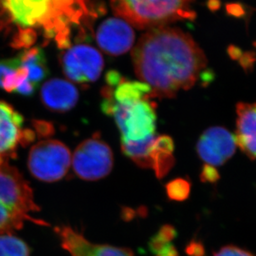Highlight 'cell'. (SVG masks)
I'll return each mask as SVG.
<instances>
[{
    "mask_svg": "<svg viewBox=\"0 0 256 256\" xmlns=\"http://www.w3.org/2000/svg\"><path fill=\"white\" fill-rule=\"evenodd\" d=\"M154 256H179V254L175 246L172 243H169L158 250Z\"/></svg>",
    "mask_w": 256,
    "mask_h": 256,
    "instance_id": "d4e9b609",
    "label": "cell"
},
{
    "mask_svg": "<svg viewBox=\"0 0 256 256\" xmlns=\"http://www.w3.org/2000/svg\"><path fill=\"white\" fill-rule=\"evenodd\" d=\"M24 118L10 104L0 100V160L14 158L18 146L34 142L35 132L24 129Z\"/></svg>",
    "mask_w": 256,
    "mask_h": 256,
    "instance_id": "9c48e42d",
    "label": "cell"
},
{
    "mask_svg": "<svg viewBox=\"0 0 256 256\" xmlns=\"http://www.w3.org/2000/svg\"><path fill=\"white\" fill-rule=\"evenodd\" d=\"M220 173L216 169L214 166L210 165L204 164L202 168V172L200 175V178L202 182L204 183H214L217 182L220 180Z\"/></svg>",
    "mask_w": 256,
    "mask_h": 256,
    "instance_id": "44dd1931",
    "label": "cell"
},
{
    "mask_svg": "<svg viewBox=\"0 0 256 256\" xmlns=\"http://www.w3.org/2000/svg\"><path fill=\"white\" fill-rule=\"evenodd\" d=\"M174 142L166 135L156 136L149 152L150 169L155 172L158 178H165L175 164Z\"/></svg>",
    "mask_w": 256,
    "mask_h": 256,
    "instance_id": "2e32d148",
    "label": "cell"
},
{
    "mask_svg": "<svg viewBox=\"0 0 256 256\" xmlns=\"http://www.w3.org/2000/svg\"><path fill=\"white\" fill-rule=\"evenodd\" d=\"M194 0H110L112 8L122 20L138 28L168 26L180 20H193Z\"/></svg>",
    "mask_w": 256,
    "mask_h": 256,
    "instance_id": "277c9868",
    "label": "cell"
},
{
    "mask_svg": "<svg viewBox=\"0 0 256 256\" xmlns=\"http://www.w3.org/2000/svg\"><path fill=\"white\" fill-rule=\"evenodd\" d=\"M44 106L55 112H66L78 104L79 94L76 86L64 79L52 78L42 85L40 94Z\"/></svg>",
    "mask_w": 256,
    "mask_h": 256,
    "instance_id": "4fadbf2b",
    "label": "cell"
},
{
    "mask_svg": "<svg viewBox=\"0 0 256 256\" xmlns=\"http://www.w3.org/2000/svg\"><path fill=\"white\" fill-rule=\"evenodd\" d=\"M102 111L112 116L121 132V140L138 142L156 135V104L150 98L132 104L119 105L102 96Z\"/></svg>",
    "mask_w": 256,
    "mask_h": 256,
    "instance_id": "5b68a950",
    "label": "cell"
},
{
    "mask_svg": "<svg viewBox=\"0 0 256 256\" xmlns=\"http://www.w3.org/2000/svg\"><path fill=\"white\" fill-rule=\"evenodd\" d=\"M236 114L237 146L252 160H256V102H239Z\"/></svg>",
    "mask_w": 256,
    "mask_h": 256,
    "instance_id": "5bb4252c",
    "label": "cell"
},
{
    "mask_svg": "<svg viewBox=\"0 0 256 256\" xmlns=\"http://www.w3.org/2000/svg\"><path fill=\"white\" fill-rule=\"evenodd\" d=\"M166 192L169 199L175 202H183L189 197L190 183L183 178L170 180L166 185Z\"/></svg>",
    "mask_w": 256,
    "mask_h": 256,
    "instance_id": "ffe728a7",
    "label": "cell"
},
{
    "mask_svg": "<svg viewBox=\"0 0 256 256\" xmlns=\"http://www.w3.org/2000/svg\"><path fill=\"white\" fill-rule=\"evenodd\" d=\"M72 162L79 178L94 182L110 174L114 168V153L99 134H94L78 146Z\"/></svg>",
    "mask_w": 256,
    "mask_h": 256,
    "instance_id": "52a82bcc",
    "label": "cell"
},
{
    "mask_svg": "<svg viewBox=\"0 0 256 256\" xmlns=\"http://www.w3.org/2000/svg\"><path fill=\"white\" fill-rule=\"evenodd\" d=\"M69 148L58 140L48 139L35 144L28 154V168L32 176L44 182H56L71 166Z\"/></svg>",
    "mask_w": 256,
    "mask_h": 256,
    "instance_id": "8992f818",
    "label": "cell"
},
{
    "mask_svg": "<svg viewBox=\"0 0 256 256\" xmlns=\"http://www.w3.org/2000/svg\"><path fill=\"white\" fill-rule=\"evenodd\" d=\"M212 256H254V254L242 249L236 246H226L222 247L218 252H214Z\"/></svg>",
    "mask_w": 256,
    "mask_h": 256,
    "instance_id": "7402d4cb",
    "label": "cell"
},
{
    "mask_svg": "<svg viewBox=\"0 0 256 256\" xmlns=\"http://www.w3.org/2000/svg\"><path fill=\"white\" fill-rule=\"evenodd\" d=\"M30 248L12 234H0V256H30Z\"/></svg>",
    "mask_w": 256,
    "mask_h": 256,
    "instance_id": "d6986e66",
    "label": "cell"
},
{
    "mask_svg": "<svg viewBox=\"0 0 256 256\" xmlns=\"http://www.w3.org/2000/svg\"><path fill=\"white\" fill-rule=\"evenodd\" d=\"M40 210L32 188L22 174L8 160H0V234H12L27 220L48 226L47 222L30 216Z\"/></svg>",
    "mask_w": 256,
    "mask_h": 256,
    "instance_id": "3957f363",
    "label": "cell"
},
{
    "mask_svg": "<svg viewBox=\"0 0 256 256\" xmlns=\"http://www.w3.org/2000/svg\"><path fill=\"white\" fill-rule=\"evenodd\" d=\"M156 135L138 142L121 140L122 152L142 168H150L149 152Z\"/></svg>",
    "mask_w": 256,
    "mask_h": 256,
    "instance_id": "ac0fdd59",
    "label": "cell"
},
{
    "mask_svg": "<svg viewBox=\"0 0 256 256\" xmlns=\"http://www.w3.org/2000/svg\"><path fill=\"white\" fill-rule=\"evenodd\" d=\"M96 40L104 52L112 56H119L132 48L135 34L125 20L111 18L99 26Z\"/></svg>",
    "mask_w": 256,
    "mask_h": 256,
    "instance_id": "7c38bea8",
    "label": "cell"
},
{
    "mask_svg": "<svg viewBox=\"0 0 256 256\" xmlns=\"http://www.w3.org/2000/svg\"><path fill=\"white\" fill-rule=\"evenodd\" d=\"M17 58L21 66L27 72L30 84L38 88L48 75L47 60L42 48H30L24 50Z\"/></svg>",
    "mask_w": 256,
    "mask_h": 256,
    "instance_id": "e0dca14e",
    "label": "cell"
},
{
    "mask_svg": "<svg viewBox=\"0 0 256 256\" xmlns=\"http://www.w3.org/2000/svg\"><path fill=\"white\" fill-rule=\"evenodd\" d=\"M186 252L189 256H203L204 254V248L200 242H192L186 247Z\"/></svg>",
    "mask_w": 256,
    "mask_h": 256,
    "instance_id": "603a6c76",
    "label": "cell"
},
{
    "mask_svg": "<svg viewBox=\"0 0 256 256\" xmlns=\"http://www.w3.org/2000/svg\"><path fill=\"white\" fill-rule=\"evenodd\" d=\"M94 16L91 0H0L1 22L14 30L12 46L18 48H30L40 38L68 48Z\"/></svg>",
    "mask_w": 256,
    "mask_h": 256,
    "instance_id": "7a4b0ae2",
    "label": "cell"
},
{
    "mask_svg": "<svg viewBox=\"0 0 256 256\" xmlns=\"http://www.w3.org/2000/svg\"><path fill=\"white\" fill-rule=\"evenodd\" d=\"M0 88L22 96H32L37 89L30 84L18 58L0 61Z\"/></svg>",
    "mask_w": 256,
    "mask_h": 256,
    "instance_id": "9a60e30c",
    "label": "cell"
},
{
    "mask_svg": "<svg viewBox=\"0 0 256 256\" xmlns=\"http://www.w3.org/2000/svg\"><path fill=\"white\" fill-rule=\"evenodd\" d=\"M104 65V58L100 52L88 45H76L68 48L61 58L64 74L71 81L79 84L96 81Z\"/></svg>",
    "mask_w": 256,
    "mask_h": 256,
    "instance_id": "ba28073f",
    "label": "cell"
},
{
    "mask_svg": "<svg viewBox=\"0 0 256 256\" xmlns=\"http://www.w3.org/2000/svg\"><path fill=\"white\" fill-rule=\"evenodd\" d=\"M236 148V136L226 128L212 126L204 130L200 136L196 152L206 164L219 166L233 156Z\"/></svg>",
    "mask_w": 256,
    "mask_h": 256,
    "instance_id": "30bf717a",
    "label": "cell"
},
{
    "mask_svg": "<svg viewBox=\"0 0 256 256\" xmlns=\"http://www.w3.org/2000/svg\"><path fill=\"white\" fill-rule=\"evenodd\" d=\"M35 130L37 132L38 135L46 136L51 135L54 133V128L50 124H48L46 122H35Z\"/></svg>",
    "mask_w": 256,
    "mask_h": 256,
    "instance_id": "cb8c5ba5",
    "label": "cell"
},
{
    "mask_svg": "<svg viewBox=\"0 0 256 256\" xmlns=\"http://www.w3.org/2000/svg\"><path fill=\"white\" fill-rule=\"evenodd\" d=\"M54 232L62 249L72 256H134L132 250L128 248L94 244L68 226L55 227Z\"/></svg>",
    "mask_w": 256,
    "mask_h": 256,
    "instance_id": "8fae6325",
    "label": "cell"
},
{
    "mask_svg": "<svg viewBox=\"0 0 256 256\" xmlns=\"http://www.w3.org/2000/svg\"><path fill=\"white\" fill-rule=\"evenodd\" d=\"M135 72L150 98H172L189 90L206 72L207 58L192 36L175 28L148 30L132 52Z\"/></svg>",
    "mask_w": 256,
    "mask_h": 256,
    "instance_id": "6da1fadb",
    "label": "cell"
}]
</instances>
